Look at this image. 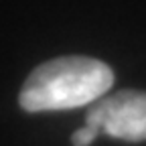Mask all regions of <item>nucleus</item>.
I'll return each mask as SVG.
<instances>
[{"label":"nucleus","instance_id":"f257e3e1","mask_svg":"<svg viewBox=\"0 0 146 146\" xmlns=\"http://www.w3.org/2000/svg\"><path fill=\"white\" fill-rule=\"evenodd\" d=\"M114 85V73L91 57H57L27 77L18 102L25 112H55L94 106Z\"/></svg>","mask_w":146,"mask_h":146},{"label":"nucleus","instance_id":"f03ea898","mask_svg":"<svg viewBox=\"0 0 146 146\" xmlns=\"http://www.w3.org/2000/svg\"><path fill=\"white\" fill-rule=\"evenodd\" d=\"M85 124L126 142L146 140V94L122 89L96 102L85 114Z\"/></svg>","mask_w":146,"mask_h":146},{"label":"nucleus","instance_id":"7ed1b4c3","mask_svg":"<svg viewBox=\"0 0 146 146\" xmlns=\"http://www.w3.org/2000/svg\"><path fill=\"white\" fill-rule=\"evenodd\" d=\"M98 134H100V132L96 130V128H91V126L85 124L83 128H79V130L71 136V144H73V146H89L91 142L98 138Z\"/></svg>","mask_w":146,"mask_h":146}]
</instances>
